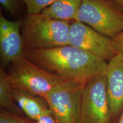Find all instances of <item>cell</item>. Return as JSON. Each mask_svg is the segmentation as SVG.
I'll use <instances>...</instances> for the list:
<instances>
[{
    "instance_id": "obj_8",
    "label": "cell",
    "mask_w": 123,
    "mask_h": 123,
    "mask_svg": "<svg viewBox=\"0 0 123 123\" xmlns=\"http://www.w3.org/2000/svg\"><path fill=\"white\" fill-rule=\"evenodd\" d=\"M21 21H12L0 13V56L2 67H7L13 61L24 56L21 34Z\"/></svg>"
},
{
    "instance_id": "obj_2",
    "label": "cell",
    "mask_w": 123,
    "mask_h": 123,
    "mask_svg": "<svg viewBox=\"0 0 123 123\" xmlns=\"http://www.w3.org/2000/svg\"><path fill=\"white\" fill-rule=\"evenodd\" d=\"M71 22L54 19L42 13L27 14L21 21V30L25 51L69 45Z\"/></svg>"
},
{
    "instance_id": "obj_6",
    "label": "cell",
    "mask_w": 123,
    "mask_h": 123,
    "mask_svg": "<svg viewBox=\"0 0 123 123\" xmlns=\"http://www.w3.org/2000/svg\"><path fill=\"white\" fill-rule=\"evenodd\" d=\"M80 123H112L105 74L86 83L81 99Z\"/></svg>"
},
{
    "instance_id": "obj_4",
    "label": "cell",
    "mask_w": 123,
    "mask_h": 123,
    "mask_svg": "<svg viewBox=\"0 0 123 123\" xmlns=\"http://www.w3.org/2000/svg\"><path fill=\"white\" fill-rule=\"evenodd\" d=\"M76 21L112 38L123 31V10L113 0H83Z\"/></svg>"
},
{
    "instance_id": "obj_7",
    "label": "cell",
    "mask_w": 123,
    "mask_h": 123,
    "mask_svg": "<svg viewBox=\"0 0 123 123\" xmlns=\"http://www.w3.org/2000/svg\"><path fill=\"white\" fill-rule=\"evenodd\" d=\"M69 45L78 47L91 54L109 62L118 53L111 38L101 34L79 21L71 22Z\"/></svg>"
},
{
    "instance_id": "obj_14",
    "label": "cell",
    "mask_w": 123,
    "mask_h": 123,
    "mask_svg": "<svg viewBox=\"0 0 123 123\" xmlns=\"http://www.w3.org/2000/svg\"><path fill=\"white\" fill-rule=\"evenodd\" d=\"M0 123H30V121L26 118L1 109Z\"/></svg>"
},
{
    "instance_id": "obj_10",
    "label": "cell",
    "mask_w": 123,
    "mask_h": 123,
    "mask_svg": "<svg viewBox=\"0 0 123 123\" xmlns=\"http://www.w3.org/2000/svg\"><path fill=\"white\" fill-rule=\"evenodd\" d=\"M14 100L29 120L35 121L50 111L47 101L42 97L13 88Z\"/></svg>"
},
{
    "instance_id": "obj_16",
    "label": "cell",
    "mask_w": 123,
    "mask_h": 123,
    "mask_svg": "<svg viewBox=\"0 0 123 123\" xmlns=\"http://www.w3.org/2000/svg\"><path fill=\"white\" fill-rule=\"evenodd\" d=\"M111 39L117 52L123 54V31Z\"/></svg>"
},
{
    "instance_id": "obj_17",
    "label": "cell",
    "mask_w": 123,
    "mask_h": 123,
    "mask_svg": "<svg viewBox=\"0 0 123 123\" xmlns=\"http://www.w3.org/2000/svg\"><path fill=\"white\" fill-rule=\"evenodd\" d=\"M30 123H56V122L51 114V111H49L40 117L37 120L35 121H30Z\"/></svg>"
},
{
    "instance_id": "obj_19",
    "label": "cell",
    "mask_w": 123,
    "mask_h": 123,
    "mask_svg": "<svg viewBox=\"0 0 123 123\" xmlns=\"http://www.w3.org/2000/svg\"><path fill=\"white\" fill-rule=\"evenodd\" d=\"M117 123H123V111L122 112V113H121V115Z\"/></svg>"
},
{
    "instance_id": "obj_12",
    "label": "cell",
    "mask_w": 123,
    "mask_h": 123,
    "mask_svg": "<svg viewBox=\"0 0 123 123\" xmlns=\"http://www.w3.org/2000/svg\"><path fill=\"white\" fill-rule=\"evenodd\" d=\"M13 88L7 80L6 69L0 68V107L1 110L8 111L18 116L25 117L24 113L14 100Z\"/></svg>"
},
{
    "instance_id": "obj_3",
    "label": "cell",
    "mask_w": 123,
    "mask_h": 123,
    "mask_svg": "<svg viewBox=\"0 0 123 123\" xmlns=\"http://www.w3.org/2000/svg\"><path fill=\"white\" fill-rule=\"evenodd\" d=\"M9 82L13 88L44 99L46 95L64 79L34 63L25 56L13 61L6 67Z\"/></svg>"
},
{
    "instance_id": "obj_11",
    "label": "cell",
    "mask_w": 123,
    "mask_h": 123,
    "mask_svg": "<svg viewBox=\"0 0 123 123\" xmlns=\"http://www.w3.org/2000/svg\"><path fill=\"white\" fill-rule=\"evenodd\" d=\"M82 1L55 0L41 13L55 19L73 22L76 21Z\"/></svg>"
},
{
    "instance_id": "obj_15",
    "label": "cell",
    "mask_w": 123,
    "mask_h": 123,
    "mask_svg": "<svg viewBox=\"0 0 123 123\" xmlns=\"http://www.w3.org/2000/svg\"><path fill=\"white\" fill-rule=\"evenodd\" d=\"M0 3L5 10L10 14H14L18 11L22 0H0Z\"/></svg>"
},
{
    "instance_id": "obj_18",
    "label": "cell",
    "mask_w": 123,
    "mask_h": 123,
    "mask_svg": "<svg viewBox=\"0 0 123 123\" xmlns=\"http://www.w3.org/2000/svg\"><path fill=\"white\" fill-rule=\"evenodd\" d=\"M113 1H115L123 10V0H113Z\"/></svg>"
},
{
    "instance_id": "obj_9",
    "label": "cell",
    "mask_w": 123,
    "mask_h": 123,
    "mask_svg": "<svg viewBox=\"0 0 123 123\" xmlns=\"http://www.w3.org/2000/svg\"><path fill=\"white\" fill-rule=\"evenodd\" d=\"M107 92L112 120L123 111V54L119 53L108 62Z\"/></svg>"
},
{
    "instance_id": "obj_13",
    "label": "cell",
    "mask_w": 123,
    "mask_h": 123,
    "mask_svg": "<svg viewBox=\"0 0 123 123\" xmlns=\"http://www.w3.org/2000/svg\"><path fill=\"white\" fill-rule=\"evenodd\" d=\"M55 0H22L26 5L28 14H40Z\"/></svg>"
},
{
    "instance_id": "obj_1",
    "label": "cell",
    "mask_w": 123,
    "mask_h": 123,
    "mask_svg": "<svg viewBox=\"0 0 123 123\" xmlns=\"http://www.w3.org/2000/svg\"><path fill=\"white\" fill-rule=\"evenodd\" d=\"M24 56L65 80L85 84L105 74L108 64L105 60L71 45L25 51Z\"/></svg>"
},
{
    "instance_id": "obj_5",
    "label": "cell",
    "mask_w": 123,
    "mask_h": 123,
    "mask_svg": "<svg viewBox=\"0 0 123 123\" xmlns=\"http://www.w3.org/2000/svg\"><path fill=\"white\" fill-rule=\"evenodd\" d=\"M86 84L64 80L46 95L44 99L56 123H80Z\"/></svg>"
}]
</instances>
